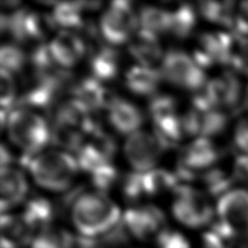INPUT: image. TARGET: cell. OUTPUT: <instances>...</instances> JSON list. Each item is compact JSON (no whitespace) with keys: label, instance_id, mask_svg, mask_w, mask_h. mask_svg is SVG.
Instances as JSON below:
<instances>
[{"label":"cell","instance_id":"27","mask_svg":"<svg viewBox=\"0 0 248 248\" xmlns=\"http://www.w3.org/2000/svg\"><path fill=\"white\" fill-rule=\"evenodd\" d=\"M143 183L146 196H160L168 193H174V190L181 184L176 178L174 171L163 168H155L143 173Z\"/></svg>","mask_w":248,"mask_h":248},{"label":"cell","instance_id":"40","mask_svg":"<svg viewBox=\"0 0 248 248\" xmlns=\"http://www.w3.org/2000/svg\"><path fill=\"white\" fill-rule=\"evenodd\" d=\"M233 143L240 155L248 156V114L238 119L234 126Z\"/></svg>","mask_w":248,"mask_h":248},{"label":"cell","instance_id":"25","mask_svg":"<svg viewBox=\"0 0 248 248\" xmlns=\"http://www.w3.org/2000/svg\"><path fill=\"white\" fill-rule=\"evenodd\" d=\"M236 6L234 1H201L196 8L198 15L203 19L232 32Z\"/></svg>","mask_w":248,"mask_h":248},{"label":"cell","instance_id":"43","mask_svg":"<svg viewBox=\"0 0 248 248\" xmlns=\"http://www.w3.org/2000/svg\"><path fill=\"white\" fill-rule=\"evenodd\" d=\"M13 162H15V155H13L10 149H9L6 145H1V168L6 167H11L13 166Z\"/></svg>","mask_w":248,"mask_h":248},{"label":"cell","instance_id":"44","mask_svg":"<svg viewBox=\"0 0 248 248\" xmlns=\"http://www.w3.org/2000/svg\"><path fill=\"white\" fill-rule=\"evenodd\" d=\"M103 2L101 1H83V8L84 11H96L100 9V7L103 6Z\"/></svg>","mask_w":248,"mask_h":248},{"label":"cell","instance_id":"18","mask_svg":"<svg viewBox=\"0 0 248 248\" xmlns=\"http://www.w3.org/2000/svg\"><path fill=\"white\" fill-rule=\"evenodd\" d=\"M107 119L114 131L123 135H131L140 130L144 113L137 105L116 96L107 110Z\"/></svg>","mask_w":248,"mask_h":248},{"label":"cell","instance_id":"7","mask_svg":"<svg viewBox=\"0 0 248 248\" xmlns=\"http://www.w3.org/2000/svg\"><path fill=\"white\" fill-rule=\"evenodd\" d=\"M98 25L104 41L114 47L128 44L140 30L139 16L128 1H112L101 12Z\"/></svg>","mask_w":248,"mask_h":248},{"label":"cell","instance_id":"8","mask_svg":"<svg viewBox=\"0 0 248 248\" xmlns=\"http://www.w3.org/2000/svg\"><path fill=\"white\" fill-rule=\"evenodd\" d=\"M244 91L240 74L229 68L208 79L199 92L212 107L230 114L242 108Z\"/></svg>","mask_w":248,"mask_h":248},{"label":"cell","instance_id":"23","mask_svg":"<svg viewBox=\"0 0 248 248\" xmlns=\"http://www.w3.org/2000/svg\"><path fill=\"white\" fill-rule=\"evenodd\" d=\"M22 215L36 235L43 230L54 225L52 222L57 219L54 202L39 193L29 194Z\"/></svg>","mask_w":248,"mask_h":248},{"label":"cell","instance_id":"35","mask_svg":"<svg viewBox=\"0 0 248 248\" xmlns=\"http://www.w3.org/2000/svg\"><path fill=\"white\" fill-rule=\"evenodd\" d=\"M229 68L248 78V36L232 32Z\"/></svg>","mask_w":248,"mask_h":248},{"label":"cell","instance_id":"12","mask_svg":"<svg viewBox=\"0 0 248 248\" xmlns=\"http://www.w3.org/2000/svg\"><path fill=\"white\" fill-rule=\"evenodd\" d=\"M117 140L104 128L87 136L85 143L75 153L78 169L92 173L97 168L111 163L117 153Z\"/></svg>","mask_w":248,"mask_h":248},{"label":"cell","instance_id":"32","mask_svg":"<svg viewBox=\"0 0 248 248\" xmlns=\"http://www.w3.org/2000/svg\"><path fill=\"white\" fill-rule=\"evenodd\" d=\"M0 64L1 70L7 71L13 77L24 73L29 65V52L16 43L3 44L0 50Z\"/></svg>","mask_w":248,"mask_h":248},{"label":"cell","instance_id":"21","mask_svg":"<svg viewBox=\"0 0 248 248\" xmlns=\"http://www.w3.org/2000/svg\"><path fill=\"white\" fill-rule=\"evenodd\" d=\"M1 248H21L31 245L36 236L23 215L1 214Z\"/></svg>","mask_w":248,"mask_h":248},{"label":"cell","instance_id":"42","mask_svg":"<svg viewBox=\"0 0 248 248\" xmlns=\"http://www.w3.org/2000/svg\"><path fill=\"white\" fill-rule=\"evenodd\" d=\"M233 173L235 181L238 183L244 184L248 188V156L240 155L233 162Z\"/></svg>","mask_w":248,"mask_h":248},{"label":"cell","instance_id":"24","mask_svg":"<svg viewBox=\"0 0 248 248\" xmlns=\"http://www.w3.org/2000/svg\"><path fill=\"white\" fill-rule=\"evenodd\" d=\"M50 141L63 152L77 153L87 139L81 127L63 121H50Z\"/></svg>","mask_w":248,"mask_h":248},{"label":"cell","instance_id":"33","mask_svg":"<svg viewBox=\"0 0 248 248\" xmlns=\"http://www.w3.org/2000/svg\"><path fill=\"white\" fill-rule=\"evenodd\" d=\"M148 114L154 125L171 120L180 114L178 103L171 95L157 94L149 100Z\"/></svg>","mask_w":248,"mask_h":248},{"label":"cell","instance_id":"30","mask_svg":"<svg viewBox=\"0 0 248 248\" xmlns=\"http://www.w3.org/2000/svg\"><path fill=\"white\" fill-rule=\"evenodd\" d=\"M140 29L156 35L169 33L171 23V11L166 8L153 6L141 7L139 12Z\"/></svg>","mask_w":248,"mask_h":248},{"label":"cell","instance_id":"10","mask_svg":"<svg viewBox=\"0 0 248 248\" xmlns=\"http://www.w3.org/2000/svg\"><path fill=\"white\" fill-rule=\"evenodd\" d=\"M217 221L233 236L248 242V188L234 187L218 199Z\"/></svg>","mask_w":248,"mask_h":248},{"label":"cell","instance_id":"34","mask_svg":"<svg viewBox=\"0 0 248 248\" xmlns=\"http://www.w3.org/2000/svg\"><path fill=\"white\" fill-rule=\"evenodd\" d=\"M124 201L132 206H136L137 202L143 199L146 194L143 183V173L132 170L121 175L118 185Z\"/></svg>","mask_w":248,"mask_h":248},{"label":"cell","instance_id":"14","mask_svg":"<svg viewBox=\"0 0 248 248\" xmlns=\"http://www.w3.org/2000/svg\"><path fill=\"white\" fill-rule=\"evenodd\" d=\"M230 114L218 108H197L190 106L182 112V122L187 137H209L220 135L227 128Z\"/></svg>","mask_w":248,"mask_h":248},{"label":"cell","instance_id":"6","mask_svg":"<svg viewBox=\"0 0 248 248\" xmlns=\"http://www.w3.org/2000/svg\"><path fill=\"white\" fill-rule=\"evenodd\" d=\"M160 72L165 81L184 91L196 93L206 85V73L192 54L171 48L165 52L160 63Z\"/></svg>","mask_w":248,"mask_h":248},{"label":"cell","instance_id":"16","mask_svg":"<svg viewBox=\"0 0 248 248\" xmlns=\"http://www.w3.org/2000/svg\"><path fill=\"white\" fill-rule=\"evenodd\" d=\"M52 58L60 68L70 70L86 56V46L78 33L60 30L48 43Z\"/></svg>","mask_w":248,"mask_h":248},{"label":"cell","instance_id":"29","mask_svg":"<svg viewBox=\"0 0 248 248\" xmlns=\"http://www.w3.org/2000/svg\"><path fill=\"white\" fill-rule=\"evenodd\" d=\"M84 12L83 1H58L50 11L57 28L72 32L81 28L85 20Z\"/></svg>","mask_w":248,"mask_h":248},{"label":"cell","instance_id":"20","mask_svg":"<svg viewBox=\"0 0 248 248\" xmlns=\"http://www.w3.org/2000/svg\"><path fill=\"white\" fill-rule=\"evenodd\" d=\"M127 51L136 64L155 68L158 62L162 61L163 54L158 35L139 30L127 44Z\"/></svg>","mask_w":248,"mask_h":248},{"label":"cell","instance_id":"28","mask_svg":"<svg viewBox=\"0 0 248 248\" xmlns=\"http://www.w3.org/2000/svg\"><path fill=\"white\" fill-rule=\"evenodd\" d=\"M171 11L169 34L178 39H186L193 34L197 24V8L192 3H179Z\"/></svg>","mask_w":248,"mask_h":248},{"label":"cell","instance_id":"13","mask_svg":"<svg viewBox=\"0 0 248 248\" xmlns=\"http://www.w3.org/2000/svg\"><path fill=\"white\" fill-rule=\"evenodd\" d=\"M232 32L214 31L198 34L192 52L195 61L203 70L215 65H228Z\"/></svg>","mask_w":248,"mask_h":248},{"label":"cell","instance_id":"17","mask_svg":"<svg viewBox=\"0 0 248 248\" xmlns=\"http://www.w3.org/2000/svg\"><path fill=\"white\" fill-rule=\"evenodd\" d=\"M29 196V184L20 167L1 168L0 172V209L1 214L24 202Z\"/></svg>","mask_w":248,"mask_h":248},{"label":"cell","instance_id":"15","mask_svg":"<svg viewBox=\"0 0 248 248\" xmlns=\"http://www.w3.org/2000/svg\"><path fill=\"white\" fill-rule=\"evenodd\" d=\"M69 97L78 100L92 113L100 114L103 111L107 112L110 104L116 98V95H113L104 83L94 78L92 75H88L75 78Z\"/></svg>","mask_w":248,"mask_h":248},{"label":"cell","instance_id":"39","mask_svg":"<svg viewBox=\"0 0 248 248\" xmlns=\"http://www.w3.org/2000/svg\"><path fill=\"white\" fill-rule=\"evenodd\" d=\"M155 244L157 248H192L184 234L169 228L157 238Z\"/></svg>","mask_w":248,"mask_h":248},{"label":"cell","instance_id":"38","mask_svg":"<svg viewBox=\"0 0 248 248\" xmlns=\"http://www.w3.org/2000/svg\"><path fill=\"white\" fill-rule=\"evenodd\" d=\"M83 192H85L83 185H75L60 193L55 199H52L57 219H64L70 216L75 201Z\"/></svg>","mask_w":248,"mask_h":248},{"label":"cell","instance_id":"36","mask_svg":"<svg viewBox=\"0 0 248 248\" xmlns=\"http://www.w3.org/2000/svg\"><path fill=\"white\" fill-rule=\"evenodd\" d=\"M90 175L95 190L108 194L113 187L119 185L122 174L119 172L116 166L112 163H108V165L97 168Z\"/></svg>","mask_w":248,"mask_h":248},{"label":"cell","instance_id":"19","mask_svg":"<svg viewBox=\"0 0 248 248\" xmlns=\"http://www.w3.org/2000/svg\"><path fill=\"white\" fill-rule=\"evenodd\" d=\"M86 56L91 75L94 78L105 84L118 77L121 66V56L114 46L104 43L88 51Z\"/></svg>","mask_w":248,"mask_h":248},{"label":"cell","instance_id":"31","mask_svg":"<svg viewBox=\"0 0 248 248\" xmlns=\"http://www.w3.org/2000/svg\"><path fill=\"white\" fill-rule=\"evenodd\" d=\"M77 236L68 230L51 225L39 232L31 243L30 248H74Z\"/></svg>","mask_w":248,"mask_h":248},{"label":"cell","instance_id":"5","mask_svg":"<svg viewBox=\"0 0 248 248\" xmlns=\"http://www.w3.org/2000/svg\"><path fill=\"white\" fill-rule=\"evenodd\" d=\"M172 196L171 211L179 223L189 229H202L214 223V206L203 190L180 184Z\"/></svg>","mask_w":248,"mask_h":248},{"label":"cell","instance_id":"41","mask_svg":"<svg viewBox=\"0 0 248 248\" xmlns=\"http://www.w3.org/2000/svg\"><path fill=\"white\" fill-rule=\"evenodd\" d=\"M232 32L248 36V1L237 3Z\"/></svg>","mask_w":248,"mask_h":248},{"label":"cell","instance_id":"37","mask_svg":"<svg viewBox=\"0 0 248 248\" xmlns=\"http://www.w3.org/2000/svg\"><path fill=\"white\" fill-rule=\"evenodd\" d=\"M17 87L15 77L0 69V105L1 112H10L16 107L17 100Z\"/></svg>","mask_w":248,"mask_h":248},{"label":"cell","instance_id":"9","mask_svg":"<svg viewBox=\"0 0 248 248\" xmlns=\"http://www.w3.org/2000/svg\"><path fill=\"white\" fill-rule=\"evenodd\" d=\"M166 146L154 132L140 130L126 137L123 153L132 169L145 173L157 168Z\"/></svg>","mask_w":248,"mask_h":248},{"label":"cell","instance_id":"1","mask_svg":"<svg viewBox=\"0 0 248 248\" xmlns=\"http://www.w3.org/2000/svg\"><path fill=\"white\" fill-rule=\"evenodd\" d=\"M122 218L117 203L107 194L83 192L75 201L70 219L78 235L100 240L114 229Z\"/></svg>","mask_w":248,"mask_h":248},{"label":"cell","instance_id":"4","mask_svg":"<svg viewBox=\"0 0 248 248\" xmlns=\"http://www.w3.org/2000/svg\"><path fill=\"white\" fill-rule=\"evenodd\" d=\"M224 156V150L209 137H195L182 147L175 165L174 173L181 184H187L199 180L201 174L217 163Z\"/></svg>","mask_w":248,"mask_h":248},{"label":"cell","instance_id":"2","mask_svg":"<svg viewBox=\"0 0 248 248\" xmlns=\"http://www.w3.org/2000/svg\"><path fill=\"white\" fill-rule=\"evenodd\" d=\"M1 126L6 127L11 143L22 154L36 156L50 141V127L41 114L26 108L1 112Z\"/></svg>","mask_w":248,"mask_h":248},{"label":"cell","instance_id":"3","mask_svg":"<svg viewBox=\"0 0 248 248\" xmlns=\"http://www.w3.org/2000/svg\"><path fill=\"white\" fill-rule=\"evenodd\" d=\"M28 170L39 187L60 194L72 187L79 169L72 155L60 149H50L34 156Z\"/></svg>","mask_w":248,"mask_h":248},{"label":"cell","instance_id":"11","mask_svg":"<svg viewBox=\"0 0 248 248\" xmlns=\"http://www.w3.org/2000/svg\"><path fill=\"white\" fill-rule=\"evenodd\" d=\"M122 221L132 238L140 242H156L169 228L163 211L154 205L132 206L123 212Z\"/></svg>","mask_w":248,"mask_h":248},{"label":"cell","instance_id":"26","mask_svg":"<svg viewBox=\"0 0 248 248\" xmlns=\"http://www.w3.org/2000/svg\"><path fill=\"white\" fill-rule=\"evenodd\" d=\"M201 184L209 197L220 198L225 193L231 190L234 183H236L235 176L233 173V168L231 171H227L223 168L215 166L206 170L201 174Z\"/></svg>","mask_w":248,"mask_h":248},{"label":"cell","instance_id":"45","mask_svg":"<svg viewBox=\"0 0 248 248\" xmlns=\"http://www.w3.org/2000/svg\"><path fill=\"white\" fill-rule=\"evenodd\" d=\"M242 109H244L246 114H248V85L245 87V91H244V97H243Z\"/></svg>","mask_w":248,"mask_h":248},{"label":"cell","instance_id":"22","mask_svg":"<svg viewBox=\"0 0 248 248\" xmlns=\"http://www.w3.org/2000/svg\"><path fill=\"white\" fill-rule=\"evenodd\" d=\"M162 79L160 70L139 64L131 66L124 75V84L128 91L137 96L149 98L158 94Z\"/></svg>","mask_w":248,"mask_h":248}]
</instances>
